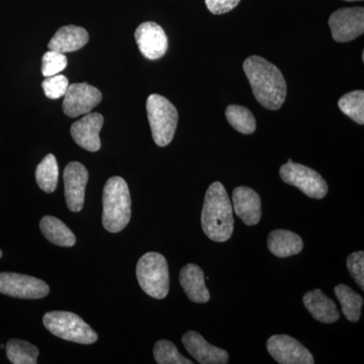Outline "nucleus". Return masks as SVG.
<instances>
[{
  "label": "nucleus",
  "mask_w": 364,
  "mask_h": 364,
  "mask_svg": "<svg viewBox=\"0 0 364 364\" xmlns=\"http://www.w3.org/2000/svg\"><path fill=\"white\" fill-rule=\"evenodd\" d=\"M254 97L265 109L277 111L287 97V82L277 66L259 56H251L243 64Z\"/></svg>",
  "instance_id": "f257e3e1"
},
{
  "label": "nucleus",
  "mask_w": 364,
  "mask_h": 364,
  "mask_svg": "<svg viewBox=\"0 0 364 364\" xmlns=\"http://www.w3.org/2000/svg\"><path fill=\"white\" fill-rule=\"evenodd\" d=\"M203 233L210 240L226 242L234 231L231 200L221 182L215 181L205 193L202 212Z\"/></svg>",
  "instance_id": "f03ea898"
},
{
  "label": "nucleus",
  "mask_w": 364,
  "mask_h": 364,
  "mask_svg": "<svg viewBox=\"0 0 364 364\" xmlns=\"http://www.w3.org/2000/svg\"><path fill=\"white\" fill-rule=\"evenodd\" d=\"M102 225L109 233H119L130 223L132 200L130 189L122 177L107 181L102 193Z\"/></svg>",
  "instance_id": "7ed1b4c3"
},
{
  "label": "nucleus",
  "mask_w": 364,
  "mask_h": 364,
  "mask_svg": "<svg viewBox=\"0 0 364 364\" xmlns=\"http://www.w3.org/2000/svg\"><path fill=\"white\" fill-rule=\"evenodd\" d=\"M139 284L148 296L165 299L169 293V269L166 258L157 252H148L138 261L136 268Z\"/></svg>",
  "instance_id": "20e7f679"
},
{
  "label": "nucleus",
  "mask_w": 364,
  "mask_h": 364,
  "mask_svg": "<svg viewBox=\"0 0 364 364\" xmlns=\"http://www.w3.org/2000/svg\"><path fill=\"white\" fill-rule=\"evenodd\" d=\"M146 109L154 142L159 147L169 145L173 140L178 123L176 107L166 97L151 95L148 97Z\"/></svg>",
  "instance_id": "39448f33"
},
{
  "label": "nucleus",
  "mask_w": 364,
  "mask_h": 364,
  "mask_svg": "<svg viewBox=\"0 0 364 364\" xmlns=\"http://www.w3.org/2000/svg\"><path fill=\"white\" fill-rule=\"evenodd\" d=\"M43 323L48 331L59 338L79 344L97 341V333L76 314L54 311L45 314Z\"/></svg>",
  "instance_id": "423d86ee"
},
{
  "label": "nucleus",
  "mask_w": 364,
  "mask_h": 364,
  "mask_svg": "<svg viewBox=\"0 0 364 364\" xmlns=\"http://www.w3.org/2000/svg\"><path fill=\"white\" fill-rule=\"evenodd\" d=\"M282 181L296 186L309 198L322 200L328 193V184L316 170L299 163L287 162L279 169Z\"/></svg>",
  "instance_id": "0eeeda50"
},
{
  "label": "nucleus",
  "mask_w": 364,
  "mask_h": 364,
  "mask_svg": "<svg viewBox=\"0 0 364 364\" xmlns=\"http://www.w3.org/2000/svg\"><path fill=\"white\" fill-rule=\"evenodd\" d=\"M50 287L44 280L14 272L0 273V294L18 299L45 298Z\"/></svg>",
  "instance_id": "6e6552de"
},
{
  "label": "nucleus",
  "mask_w": 364,
  "mask_h": 364,
  "mask_svg": "<svg viewBox=\"0 0 364 364\" xmlns=\"http://www.w3.org/2000/svg\"><path fill=\"white\" fill-rule=\"evenodd\" d=\"M333 39L338 43H347L360 37L364 32L363 7L340 9L329 18Z\"/></svg>",
  "instance_id": "1a4fd4ad"
},
{
  "label": "nucleus",
  "mask_w": 364,
  "mask_h": 364,
  "mask_svg": "<svg viewBox=\"0 0 364 364\" xmlns=\"http://www.w3.org/2000/svg\"><path fill=\"white\" fill-rule=\"evenodd\" d=\"M267 350L280 364H314L312 353L289 335H273L267 340Z\"/></svg>",
  "instance_id": "9d476101"
},
{
  "label": "nucleus",
  "mask_w": 364,
  "mask_h": 364,
  "mask_svg": "<svg viewBox=\"0 0 364 364\" xmlns=\"http://www.w3.org/2000/svg\"><path fill=\"white\" fill-rule=\"evenodd\" d=\"M63 100V112L66 116L77 117L90 114L102 102V92L87 83L69 85Z\"/></svg>",
  "instance_id": "9b49d317"
},
{
  "label": "nucleus",
  "mask_w": 364,
  "mask_h": 364,
  "mask_svg": "<svg viewBox=\"0 0 364 364\" xmlns=\"http://www.w3.org/2000/svg\"><path fill=\"white\" fill-rule=\"evenodd\" d=\"M135 39L144 57L157 60L164 56L168 49V39L164 30L153 21L141 23L136 28Z\"/></svg>",
  "instance_id": "f8f14e48"
},
{
  "label": "nucleus",
  "mask_w": 364,
  "mask_h": 364,
  "mask_svg": "<svg viewBox=\"0 0 364 364\" xmlns=\"http://www.w3.org/2000/svg\"><path fill=\"white\" fill-rule=\"evenodd\" d=\"M88 171L79 162H70L64 170V186L67 207L71 212H80L85 205Z\"/></svg>",
  "instance_id": "ddd939ff"
},
{
  "label": "nucleus",
  "mask_w": 364,
  "mask_h": 364,
  "mask_svg": "<svg viewBox=\"0 0 364 364\" xmlns=\"http://www.w3.org/2000/svg\"><path fill=\"white\" fill-rule=\"evenodd\" d=\"M104 124V117L97 112L86 114L71 127V136L77 145L90 152H97L102 147L100 133Z\"/></svg>",
  "instance_id": "4468645a"
},
{
  "label": "nucleus",
  "mask_w": 364,
  "mask_h": 364,
  "mask_svg": "<svg viewBox=\"0 0 364 364\" xmlns=\"http://www.w3.org/2000/svg\"><path fill=\"white\" fill-rule=\"evenodd\" d=\"M182 343L198 363L226 364L229 361V354L226 350L208 343L198 332H186L182 337Z\"/></svg>",
  "instance_id": "2eb2a0df"
},
{
  "label": "nucleus",
  "mask_w": 364,
  "mask_h": 364,
  "mask_svg": "<svg viewBox=\"0 0 364 364\" xmlns=\"http://www.w3.org/2000/svg\"><path fill=\"white\" fill-rule=\"evenodd\" d=\"M235 213L247 226H254L260 222L261 198L259 195L247 186H239L233 191Z\"/></svg>",
  "instance_id": "dca6fc26"
},
{
  "label": "nucleus",
  "mask_w": 364,
  "mask_h": 364,
  "mask_svg": "<svg viewBox=\"0 0 364 364\" xmlns=\"http://www.w3.org/2000/svg\"><path fill=\"white\" fill-rule=\"evenodd\" d=\"M179 282L189 301L198 304L210 301V291L205 284V273L198 265L188 263L182 268L179 273Z\"/></svg>",
  "instance_id": "f3484780"
},
{
  "label": "nucleus",
  "mask_w": 364,
  "mask_h": 364,
  "mask_svg": "<svg viewBox=\"0 0 364 364\" xmlns=\"http://www.w3.org/2000/svg\"><path fill=\"white\" fill-rule=\"evenodd\" d=\"M304 305L316 320L325 324H332L340 318L336 304L328 298L321 289L308 291L303 298Z\"/></svg>",
  "instance_id": "a211bd4d"
},
{
  "label": "nucleus",
  "mask_w": 364,
  "mask_h": 364,
  "mask_svg": "<svg viewBox=\"0 0 364 364\" xmlns=\"http://www.w3.org/2000/svg\"><path fill=\"white\" fill-rule=\"evenodd\" d=\"M90 36L85 28L76 26H62L48 44L52 51L65 53L77 51L87 44Z\"/></svg>",
  "instance_id": "6ab92c4d"
},
{
  "label": "nucleus",
  "mask_w": 364,
  "mask_h": 364,
  "mask_svg": "<svg viewBox=\"0 0 364 364\" xmlns=\"http://www.w3.org/2000/svg\"><path fill=\"white\" fill-rule=\"evenodd\" d=\"M267 245L273 255L286 258L301 253L304 248V242L303 239L294 232L274 230L268 235Z\"/></svg>",
  "instance_id": "aec40b11"
},
{
  "label": "nucleus",
  "mask_w": 364,
  "mask_h": 364,
  "mask_svg": "<svg viewBox=\"0 0 364 364\" xmlns=\"http://www.w3.org/2000/svg\"><path fill=\"white\" fill-rule=\"evenodd\" d=\"M41 231L48 241L61 247H72L75 245V235L70 229L52 215H46L40 222Z\"/></svg>",
  "instance_id": "412c9836"
},
{
  "label": "nucleus",
  "mask_w": 364,
  "mask_h": 364,
  "mask_svg": "<svg viewBox=\"0 0 364 364\" xmlns=\"http://www.w3.org/2000/svg\"><path fill=\"white\" fill-rule=\"evenodd\" d=\"M334 291L342 306V312L345 318L350 322H358L360 318L361 308L363 306V296L345 284H338L335 287Z\"/></svg>",
  "instance_id": "4be33fe9"
},
{
  "label": "nucleus",
  "mask_w": 364,
  "mask_h": 364,
  "mask_svg": "<svg viewBox=\"0 0 364 364\" xmlns=\"http://www.w3.org/2000/svg\"><path fill=\"white\" fill-rule=\"evenodd\" d=\"M58 178L59 167L56 157L53 154L47 155L36 170L38 186L45 193H54L58 184Z\"/></svg>",
  "instance_id": "5701e85b"
},
{
  "label": "nucleus",
  "mask_w": 364,
  "mask_h": 364,
  "mask_svg": "<svg viewBox=\"0 0 364 364\" xmlns=\"http://www.w3.org/2000/svg\"><path fill=\"white\" fill-rule=\"evenodd\" d=\"M6 355L9 360L14 364H37L39 349L35 345L23 341V340L11 339L7 342Z\"/></svg>",
  "instance_id": "b1692460"
},
{
  "label": "nucleus",
  "mask_w": 364,
  "mask_h": 364,
  "mask_svg": "<svg viewBox=\"0 0 364 364\" xmlns=\"http://www.w3.org/2000/svg\"><path fill=\"white\" fill-rule=\"evenodd\" d=\"M226 117L229 124L244 135H250L256 130V119L247 107L241 105H229L226 109Z\"/></svg>",
  "instance_id": "393cba45"
},
{
  "label": "nucleus",
  "mask_w": 364,
  "mask_h": 364,
  "mask_svg": "<svg viewBox=\"0 0 364 364\" xmlns=\"http://www.w3.org/2000/svg\"><path fill=\"white\" fill-rule=\"evenodd\" d=\"M338 107L347 117L363 126L364 124L363 90H355L346 93L340 98Z\"/></svg>",
  "instance_id": "a878e982"
},
{
  "label": "nucleus",
  "mask_w": 364,
  "mask_h": 364,
  "mask_svg": "<svg viewBox=\"0 0 364 364\" xmlns=\"http://www.w3.org/2000/svg\"><path fill=\"white\" fill-rule=\"evenodd\" d=\"M154 358L159 364H193V361L184 358L176 345L168 340H160L155 344Z\"/></svg>",
  "instance_id": "bb28decb"
},
{
  "label": "nucleus",
  "mask_w": 364,
  "mask_h": 364,
  "mask_svg": "<svg viewBox=\"0 0 364 364\" xmlns=\"http://www.w3.org/2000/svg\"><path fill=\"white\" fill-rule=\"evenodd\" d=\"M42 73L46 77L57 75L63 71L68 64L65 55L63 53L52 51L46 53L43 56Z\"/></svg>",
  "instance_id": "cd10ccee"
},
{
  "label": "nucleus",
  "mask_w": 364,
  "mask_h": 364,
  "mask_svg": "<svg viewBox=\"0 0 364 364\" xmlns=\"http://www.w3.org/2000/svg\"><path fill=\"white\" fill-rule=\"evenodd\" d=\"M42 87L46 97L51 98V100H58L65 95L69 87V81L65 76L57 74V75L45 79L43 81Z\"/></svg>",
  "instance_id": "c85d7f7f"
},
{
  "label": "nucleus",
  "mask_w": 364,
  "mask_h": 364,
  "mask_svg": "<svg viewBox=\"0 0 364 364\" xmlns=\"http://www.w3.org/2000/svg\"><path fill=\"white\" fill-rule=\"evenodd\" d=\"M347 268L349 273L356 284L364 289V252L358 251V252L351 253L347 258Z\"/></svg>",
  "instance_id": "c756f323"
},
{
  "label": "nucleus",
  "mask_w": 364,
  "mask_h": 364,
  "mask_svg": "<svg viewBox=\"0 0 364 364\" xmlns=\"http://www.w3.org/2000/svg\"><path fill=\"white\" fill-rule=\"evenodd\" d=\"M208 11L214 14L229 13L238 6L240 0H205Z\"/></svg>",
  "instance_id": "7c9ffc66"
},
{
  "label": "nucleus",
  "mask_w": 364,
  "mask_h": 364,
  "mask_svg": "<svg viewBox=\"0 0 364 364\" xmlns=\"http://www.w3.org/2000/svg\"><path fill=\"white\" fill-rule=\"evenodd\" d=\"M345 1H363V0H345Z\"/></svg>",
  "instance_id": "2f4dec72"
},
{
  "label": "nucleus",
  "mask_w": 364,
  "mask_h": 364,
  "mask_svg": "<svg viewBox=\"0 0 364 364\" xmlns=\"http://www.w3.org/2000/svg\"><path fill=\"white\" fill-rule=\"evenodd\" d=\"M2 257V252H1V250H0V258Z\"/></svg>",
  "instance_id": "473e14b6"
}]
</instances>
